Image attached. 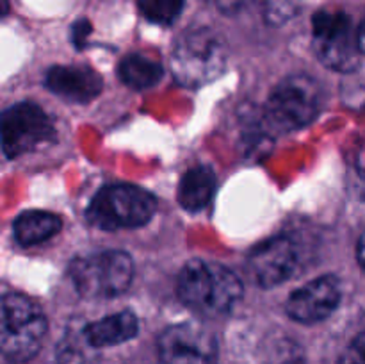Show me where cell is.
<instances>
[{
  "instance_id": "6da1fadb",
  "label": "cell",
  "mask_w": 365,
  "mask_h": 364,
  "mask_svg": "<svg viewBox=\"0 0 365 364\" xmlns=\"http://www.w3.org/2000/svg\"><path fill=\"white\" fill-rule=\"evenodd\" d=\"M178 296L182 302L205 318H220L230 313L242 298V282L221 264L192 259L178 275Z\"/></svg>"
},
{
  "instance_id": "7a4b0ae2",
  "label": "cell",
  "mask_w": 365,
  "mask_h": 364,
  "mask_svg": "<svg viewBox=\"0 0 365 364\" xmlns=\"http://www.w3.org/2000/svg\"><path fill=\"white\" fill-rule=\"evenodd\" d=\"M227 68V45L209 27L187 29L175 43L170 70L177 82L187 88H202L223 75Z\"/></svg>"
},
{
  "instance_id": "3957f363",
  "label": "cell",
  "mask_w": 365,
  "mask_h": 364,
  "mask_svg": "<svg viewBox=\"0 0 365 364\" xmlns=\"http://www.w3.org/2000/svg\"><path fill=\"white\" fill-rule=\"evenodd\" d=\"M46 318L38 303L18 293L0 295V353L24 363L39 352Z\"/></svg>"
},
{
  "instance_id": "277c9868",
  "label": "cell",
  "mask_w": 365,
  "mask_h": 364,
  "mask_svg": "<svg viewBox=\"0 0 365 364\" xmlns=\"http://www.w3.org/2000/svg\"><path fill=\"white\" fill-rule=\"evenodd\" d=\"M323 91L309 75L282 79L267 96L266 120L277 132H291L312 123L321 113Z\"/></svg>"
},
{
  "instance_id": "5b68a950",
  "label": "cell",
  "mask_w": 365,
  "mask_h": 364,
  "mask_svg": "<svg viewBox=\"0 0 365 364\" xmlns=\"http://www.w3.org/2000/svg\"><path fill=\"white\" fill-rule=\"evenodd\" d=\"M155 207V198L146 189L130 184H114L96 193L86 218L93 227L102 231L134 228L148 223Z\"/></svg>"
},
{
  "instance_id": "8992f818",
  "label": "cell",
  "mask_w": 365,
  "mask_h": 364,
  "mask_svg": "<svg viewBox=\"0 0 365 364\" xmlns=\"http://www.w3.org/2000/svg\"><path fill=\"white\" fill-rule=\"evenodd\" d=\"M68 275L78 295L86 298H113L127 291L130 285L134 261L127 252L107 250L73 259Z\"/></svg>"
},
{
  "instance_id": "52a82bcc",
  "label": "cell",
  "mask_w": 365,
  "mask_h": 364,
  "mask_svg": "<svg viewBox=\"0 0 365 364\" xmlns=\"http://www.w3.org/2000/svg\"><path fill=\"white\" fill-rule=\"evenodd\" d=\"M314 49L324 66L335 71H353L360 64L351 18L342 11H317L312 18Z\"/></svg>"
},
{
  "instance_id": "ba28073f",
  "label": "cell",
  "mask_w": 365,
  "mask_h": 364,
  "mask_svg": "<svg viewBox=\"0 0 365 364\" xmlns=\"http://www.w3.org/2000/svg\"><path fill=\"white\" fill-rule=\"evenodd\" d=\"M56 136L45 111L32 102H20L0 116V145L9 159L32 152Z\"/></svg>"
},
{
  "instance_id": "9c48e42d",
  "label": "cell",
  "mask_w": 365,
  "mask_h": 364,
  "mask_svg": "<svg viewBox=\"0 0 365 364\" xmlns=\"http://www.w3.org/2000/svg\"><path fill=\"white\" fill-rule=\"evenodd\" d=\"M160 364H217L216 338L196 323H178L160 334Z\"/></svg>"
},
{
  "instance_id": "30bf717a",
  "label": "cell",
  "mask_w": 365,
  "mask_h": 364,
  "mask_svg": "<svg viewBox=\"0 0 365 364\" xmlns=\"http://www.w3.org/2000/svg\"><path fill=\"white\" fill-rule=\"evenodd\" d=\"M250 273L260 288H274L294 277L299 266V253L291 238L267 239L250 253Z\"/></svg>"
},
{
  "instance_id": "8fae6325",
  "label": "cell",
  "mask_w": 365,
  "mask_h": 364,
  "mask_svg": "<svg viewBox=\"0 0 365 364\" xmlns=\"http://www.w3.org/2000/svg\"><path fill=\"white\" fill-rule=\"evenodd\" d=\"M341 302V284L334 275H323L296 289L285 302V310L299 323L323 321L337 309Z\"/></svg>"
},
{
  "instance_id": "7c38bea8",
  "label": "cell",
  "mask_w": 365,
  "mask_h": 364,
  "mask_svg": "<svg viewBox=\"0 0 365 364\" xmlns=\"http://www.w3.org/2000/svg\"><path fill=\"white\" fill-rule=\"evenodd\" d=\"M46 88L71 102H89L102 91V77L86 66H53L46 75Z\"/></svg>"
},
{
  "instance_id": "4fadbf2b",
  "label": "cell",
  "mask_w": 365,
  "mask_h": 364,
  "mask_svg": "<svg viewBox=\"0 0 365 364\" xmlns=\"http://www.w3.org/2000/svg\"><path fill=\"white\" fill-rule=\"evenodd\" d=\"M139 332V321L132 310L110 314L102 320L91 321L84 327L82 335L91 348H107L130 341Z\"/></svg>"
},
{
  "instance_id": "5bb4252c",
  "label": "cell",
  "mask_w": 365,
  "mask_h": 364,
  "mask_svg": "<svg viewBox=\"0 0 365 364\" xmlns=\"http://www.w3.org/2000/svg\"><path fill=\"white\" fill-rule=\"evenodd\" d=\"M216 173L209 166H195L185 171L178 186V203L187 211H200L212 200Z\"/></svg>"
},
{
  "instance_id": "9a60e30c",
  "label": "cell",
  "mask_w": 365,
  "mask_h": 364,
  "mask_svg": "<svg viewBox=\"0 0 365 364\" xmlns=\"http://www.w3.org/2000/svg\"><path fill=\"white\" fill-rule=\"evenodd\" d=\"M61 218L46 211H27L14 221V238L20 245L32 246L46 241L61 231Z\"/></svg>"
},
{
  "instance_id": "2e32d148",
  "label": "cell",
  "mask_w": 365,
  "mask_h": 364,
  "mask_svg": "<svg viewBox=\"0 0 365 364\" xmlns=\"http://www.w3.org/2000/svg\"><path fill=\"white\" fill-rule=\"evenodd\" d=\"M118 74H120L121 82L127 84L128 88L146 89L160 81L164 70L157 61L139 56V54H132L121 61Z\"/></svg>"
},
{
  "instance_id": "e0dca14e",
  "label": "cell",
  "mask_w": 365,
  "mask_h": 364,
  "mask_svg": "<svg viewBox=\"0 0 365 364\" xmlns=\"http://www.w3.org/2000/svg\"><path fill=\"white\" fill-rule=\"evenodd\" d=\"M185 0H138L143 16L155 25H171L184 11Z\"/></svg>"
},
{
  "instance_id": "ac0fdd59",
  "label": "cell",
  "mask_w": 365,
  "mask_h": 364,
  "mask_svg": "<svg viewBox=\"0 0 365 364\" xmlns=\"http://www.w3.org/2000/svg\"><path fill=\"white\" fill-rule=\"evenodd\" d=\"M88 345L84 335L81 334V339L75 335H66L61 341L59 350H57V360L59 364H89V357L86 353L84 346Z\"/></svg>"
},
{
  "instance_id": "d6986e66",
  "label": "cell",
  "mask_w": 365,
  "mask_h": 364,
  "mask_svg": "<svg viewBox=\"0 0 365 364\" xmlns=\"http://www.w3.org/2000/svg\"><path fill=\"white\" fill-rule=\"evenodd\" d=\"M296 13H298V7L294 0H266V6H264V18L273 27L287 24Z\"/></svg>"
},
{
  "instance_id": "ffe728a7",
  "label": "cell",
  "mask_w": 365,
  "mask_h": 364,
  "mask_svg": "<svg viewBox=\"0 0 365 364\" xmlns=\"http://www.w3.org/2000/svg\"><path fill=\"white\" fill-rule=\"evenodd\" d=\"M337 364H365V332L353 339Z\"/></svg>"
},
{
  "instance_id": "44dd1931",
  "label": "cell",
  "mask_w": 365,
  "mask_h": 364,
  "mask_svg": "<svg viewBox=\"0 0 365 364\" xmlns=\"http://www.w3.org/2000/svg\"><path fill=\"white\" fill-rule=\"evenodd\" d=\"M205 2L216 7L220 13L228 14V16H235V14L242 13L252 4V0H205Z\"/></svg>"
},
{
  "instance_id": "7402d4cb",
  "label": "cell",
  "mask_w": 365,
  "mask_h": 364,
  "mask_svg": "<svg viewBox=\"0 0 365 364\" xmlns=\"http://www.w3.org/2000/svg\"><path fill=\"white\" fill-rule=\"evenodd\" d=\"M89 34H91V24L88 20H78L71 29V38H73V43L78 49L86 45V39H88Z\"/></svg>"
},
{
  "instance_id": "603a6c76",
  "label": "cell",
  "mask_w": 365,
  "mask_h": 364,
  "mask_svg": "<svg viewBox=\"0 0 365 364\" xmlns=\"http://www.w3.org/2000/svg\"><path fill=\"white\" fill-rule=\"evenodd\" d=\"M356 170H359V175L365 181V143L360 146L359 153H356Z\"/></svg>"
},
{
  "instance_id": "cb8c5ba5",
  "label": "cell",
  "mask_w": 365,
  "mask_h": 364,
  "mask_svg": "<svg viewBox=\"0 0 365 364\" xmlns=\"http://www.w3.org/2000/svg\"><path fill=\"white\" fill-rule=\"evenodd\" d=\"M356 49H359L360 54H365V20L362 21V25L356 31Z\"/></svg>"
},
{
  "instance_id": "d4e9b609",
  "label": "cell",
  "mask_w": 365,
  "mask_h": 364,
  "mask_svg": "<svg viewBox=\"0 0 365 364\" xmlns=\"http://www.w3.org/2000/svg\"><path fill=\"white\" fill-rule=\"evenodd\" d=\"M356 256H359V263L362 264V268L365 270V232L360 236L359 239V248H356Z\"/></svg>"
},
{
  "instance_id": "484cf974",
  "label": "cell",
  "mask_w": 365,
  "mask_h": 364,
  "mask_svg": "<svg viewBox=\"0 0 365 364\" xmlns=\"http://www.w3.org/2000/svg\"><path fill=\"white\" fill-rule=\"evenodd\" d=\"M9 13V0H0V16H6Z\"/></svg>"
}]
</instances>
